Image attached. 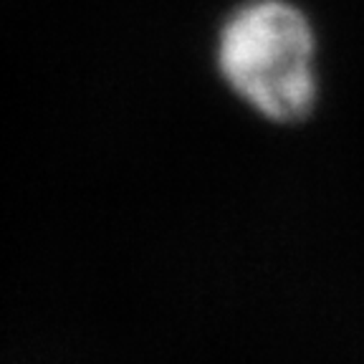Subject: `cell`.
<instances>
[{
  "instance_id": "1",
  "label": "cell",
  "mask_w": 364,
  "mask_h": 364,
  "mask_svg": "<svg viewBox=\"0 0 364 364\" xmlns=\"http://www.w3.org/2000/svg\"><path fill=\"white\" fill-rule=\"evenodd\" d=\"M316 36L289 0H248L225 18L218 66L225 84L279 124L304 122L316 107Z\"/></svg>"
}]
</instances>
